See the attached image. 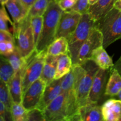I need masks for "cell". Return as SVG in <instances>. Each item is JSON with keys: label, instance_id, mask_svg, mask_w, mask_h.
<instances>
[{"label": "cell", "instance_id": "f546056e", "mask_svg": "<svg viewBox=\"0 0 121 121\" xmlns=\"http://www.w3.org/2000/svg\"><path fill=\"white\" fill-rule=\"evenodd\" d=\"M27 121H46L43 111L37 108L28 110Z\"/></svg>", "mask_w": 121, "mask_h": 121}, {"label": "cell", "instance_id": "e575fe53", "mask_svg": "<svg viewBox=\"0 0 121 121\" xmlns=\"http://www.w3.org/2000/svg\"><path fill=\"white\" fill-rule=\"evenodd\" d=\"M112 68L117 70L118 72V73L121 76V56L120 57H119V59L117 60V62L114 64V65H113V66Z\"/></svg>", "mask_w": 121, "mask_h": 121}, {"label": "cell", "instance_id": "6da1fadb", "mask_svg": "<svg viewBox=\"0 0 121 121\" xmlns=\"http://www.w3.org/2000/svg\"><path fill=\"white\" fill-rule=\"evenodd\" d=\"M63 10L59 3L52 0L43 15L42 30L35 45V52H46L47 47L56 39L57 31Z\"/></svg>", "mask_w": 121, "mask_h": 121}, {"label": "cell", "instance_id": "836d02e7", "mask_svg": "<svg viewBox=\"0 0 121 121\" xmlns=\"http://www.w3.org/2000/svg\"><path fill=\"white\" fill-rule=\"evenodd\" d=\"M0 54L6 56L8 54L7 47V41L0 42Z\"/></svg>", "mask_w": 121, "mask_h": 121}, {"label": "cell", "instance_id": "30bf717a", "mask_svg": "<svg viewBox=\"0 0 121 121\" xmlns=\"http://www.w3.org/2000/svg\"><path fill=\"white\" fill-rule=\"evenodd\" d=\"M108 70L99 68L93 79L92 87L88 98V102L100 104L105 95L106 84L108 82Z\"/></svg>", "mask_w": 121, "mask_h": 121}, {"label": "cell", "instance_id": "83f0119b", "mask_svg": "<svg viewBox=\"0 0 121 121\" xmlns=\"http://www.w3.org/2000/svg\"><path fill=\"white\" fill-rule=\"evenodd\" d=\"M0 99L3 102L8 111L10 112L11 106L13 104V101L9 94L8 85L1 78H0Z\"/></svg>", "mask_w": 121, "mask_h": 121}, {"label": "cell", "instance_id": "9c48e42d", "mask_svg": "<svg viewBox=\"0 0 121 121\" xmlns=\"http://www.w3.org/2000/svg\"><path fill=\"white\" fill-rule=\"evenodd\" d=\"M46 86V83L41 78H39L33 82L23 93L22 104L27 110L37 107Z\"/></svg>", "mask_w": 121, "mask_h": 121}, {"label": "cell", "instance_id": "44dd1931", "mask_svg": "<svg viewBox=\"0 0 121 121\" xmlns=\"http://www.w3.org/2000/svg\"><path fill=\"white\" fill-rule=\"evenodd\" d=\"M73 66L70 53L61 54L58 57L57 66L54 79H60L69 73Z\"/></svg>", "mask_w": 121, "mask_h": 121}, {"label": "cell", "instance_id": "4fadbf2b", "mask_svg": "<svg viewBox=\"0 0 121 121\" xmlns=\"http://www.w3.org/2000/svg\"><path fill=\"white\" fill-rule=\"evenodd\" d=\"M102 113L104 121H121V100L110 99L102 105Z\"/></svg>", "mask_w": 121, "mask_h": 121}, {"label": "cell", "instance_id": "d4e9b609", "mask_svg": "<svg viewBox=\"0 0 121 121\" xmlns=\"http://www.w3.org/2000/svg\"><path fill=\"white\" fill-rule=\"evenodd\" d=\"M4 56L9 61V63L14 69V72H17L18 70L21 69L27 62V59L22 57L16 47L13 53Z\"/></svg>", "mask_w": 121, "mask_h": 121}, {"label": "cell", "instance_id": "603a6c76", "mask_svg": "<svg viewBox=\"0 0 121 121\" xmlns=\"http://www.w3.org/2000/svg\"><path fill=\"white\" fill-rule=\"evenodd\" d=\"M14 70L9 61L4 55H0V78L7 84L14 74Z\"/></svg>", "mask_w": 121, "mask_h": 121}, {"label": "cell", "instance_id": "5bb4252c", "mask_svg": "<svg viewBox=\"0 0 121 121\" xmlns=\"http://www.w3.org/2000/svg\"><path fill=\"white\" fill-rule=\"evenodd\" d=\"M26 63L21 69L14 73L13 78L8 84L11 98L13 102L14 103H22L23 96L22 87V73Z\"/></svg>", "mask_w": 121, "mask_h": 121}, {"label": "cell", "instance_id": "f35d334b", "mask_svg": "<svg viewBox=\"0 0 121 121\" xmlns=\"http://www.w3.org/2000/svg\"><path fill=\"white\" fill-rule=\"evenodd\" d=\"M117 96H118V99H119V100H121V90L120 91H119V92L118 93V95H117Z\"/></svg>", "mask_w": 121, "mask_h": 121}, {"label": "cell", "instance_id": "ba28073f", "mask_svg": "<svg viewBox=\"0 0 121 121\" xmlns=\"http://www.w3.org/2000/svg\"><path fill=\"white\" fill-rule=\"evenodd\" d=\"M81 16L80 14L73 11H63L60 17L56 39L63 37L68 40L78 27Z\"/></svg>", "mask_w": 121, "mask_h": 121}, {"label": "cell", "instance_id": "7402d4cb", "mask_svg": "<svg viewBox=\"0 0 121 121\" xmlns=\"http://www.w3.org/2000/svg\"><path fill=\"white\" fill-rule=\"evenodd\" d=\"M15 26L4 4L0 5V30L8 31L14 35Z\"/></svg>", "mask_w": 121, "mask_h": 121}, {"label": "cell", "instance_id": "b9f144b4", "mask_svg": "<svg viewBox=\"0 0 121 121\" xmlns=\"http://www.w3.org/2000/svg\"><path fill=\"white\" fill-rule=\"evenodd\" d=\"M55 1H56V2H59V1H60V0H55Z\"/></svg>", "mask_w": 121, "mask_h": 121}, {"label": "cell", "instance_id": "484cf974", "mask_svg": "<svg viewBox=\"0 0 121 121\" xmlns=\"http://www.w3.org/2000/svg\"><path fill=\"white\" fill-rule=\"evenodd\" d=\"M52 0H36L29 10L30 17L43 16Z\"/></svg>", "mask_w": 121, "mask_h": 121}, {"label": "cell", "instance_id": "7a4b0ae2", "mask_svg": "<svg viewBox=\"0 0 121 121\" xmlns=\"http://www.w3.org/2000/svg\"><path fill=\"white\" fill-rule=\"evenodd\" d=\"M95 27L103 37V47L107 48L121 39V11L113 7L105 16L95 22Z\"/></svg>", "mask_w": 121, "mask_h": 121}, {"label": "cell", "instance_id": "f1b7e54d", "mask_svg": "<svg viewBox=\"0 0 121 121\" xmlns=\"http://www.w3.org/2000/svg\"><path fill=\"white\" fill-rule=\"evenodd\" d=\"M90 5H91L89 4L88 0H77L75 4L69 10L73 11L82 15L88 13Z\"/></svg>", "mask_w": 121, "mask_h": 121}, {"label": "cell", "instance_id": "60d3db41", "mask_svg": "<svg viewBox=\"0 0 121 121\" xmlns=\"http://www.w3.org/2000/svg\"><path fill=\"white\" fill-rule=\"evenodd\" d=\"M0 121H4L3 118H2V117H0Z\"/></svg>", "mask_w": 121, "mask_h": 121}, {"label": "cell", "instance_id": "4316f807", "mask_svg": "<svg viewBox=\"0 0 121 121\" xmlns=\"http://www.w3.org/2000/svg\"><path fill=\"white\" fill-rule=\"evenodd\" d=\"M30 22L32 31L34 37V42L36 45L39 39L43 23V16L30 17Z\"/></svg>", "mask_w": 121, "mask_h": 121}, {"label": "cell", "instance_id": "d590c367", "mask_svg": "<svg viewBox=\"0 0 121 121\" xmlns=\"http://www.w3.org/2000/svg\"><path fill=\"white\" fill-rule=\"evenodd\" d=\"M35 1L36 0H21V1L23 2L24 4L26 6V7L29 10L31 8V7L33 6V5L34 4V2H35Z\"/></svg>", "mask_w": 121, "mask_h": 121}, {"label": "cell", "instance_id": "d6986e66", "mask_svg": "<svg viewBox=\"0 0 121 121\" xmlns=\"http://www.w3.org/2000/svg\"><path fill=\"white\" fill-rule=\"evenodd\" d=\"M111 74L108 81L105 90L106 96H115L121 90V76L118 71L111 68Z\"/></svg>", "mask_w": 121, "mask_h": 121}, {"label": "cell", "instance_id": "74e56055", "mask_svg": "<svg viewBox=\"0 0 121 121\" xmlns=\"http://www.w3.org/2000/svg\"><path fill=\"white\" fill-rule=\"evenodd\" d=\"M88 1H89V4L91 5L94 4L96 2H97L98 0H88Z\"/></svg>", "mask_w": 121, "mask_h": 121}, {"label": "cell", "instance_id": "ac0fdd59", "mask_svg": "<svg viewBox=\"0 0 121 121\" xmlns=\"http://www.w3.org/2000/svg\"><path fill=\"white\" fill-rule=\"evenodd\" d=\"M100 69L109 70L113 66L112 58L108 54L103 46L98 47L92 52L91 59Z\"/></svg>", "mask_w": 121, "mask_h": 121}, {"label": "cell", "instance_id": "8d00e7d4", "mask_svg": "<svg viewBox=\"0 0 121 121\" xmlns=\"http://www.w3.org/2000/svg\"><path fill=\"white\" fill-rule=\"evenodd\" d=\"M114 7L121 11V0H116L114 4Z\"/></svg>", "mask_w": 121, "mask_h": 121}, {"label": "cell", "instance_id": "d6a6232c", "mask_svg": "<svg viewBox=\"0 0 121 121\" xmlns=\"http://www.w3.org/2000/svg\"><path fill=\"white\" fill-rule=\"evenodd\" d=\"M77 0H60L58 3L63 11L69 10L73 7Z\"/></svg>", "mask_w": 121, "mask_h": 121}, {"label": "cell", "instance_id": "e0dca14e", "mask_svg": "<svg viewBox=\"0 0 121 121\" xmlns=\"http://www.w3.org/2000/svg\"><path fill=\"white\" fill-rule=\"evenodd\" d=\"M58 57L59 56H54L46 54L43 69L40 77L46 85L54 80L57 66Z\"/></svg>", "mask_w": 121, "mask_h": 121}, {"label": "cell", "instance_id": "8992f818", "mask_svg": "<svg viewBox=\"0 0 121 121\" xmlns=\"http://www.w3.org/2000/svg\"><path fill=\"white\" fill-rule=\"evenodd\" d=\"M46 121H66L68 105L66 96L61 93L43 111Z\"/></svg>", "mask_w": 121, "mask_h": 121}, {"label": "cell", "instance_id": "5b68a950", "mask_svg": "<svg viewBox=\"0 0 121 121\" xmlns=\"http://www.w3.org/2000/svg\"><path fill=\"white\" fill-rule=\"evenodd\" d=\"M46 52L35 53L27 60L22 73V87L23 93L33 82L40 78L43 69Z\"/></svg>", "mask_w": 121, "mask_h": 121}, {"label": "cell", "instance_id": "ffe728a7", "mask_svg": "<svg viewBox=\"0 0 121 121\" xmlns=\"http://www.w3.org/2000/svg\"><path fill=\"white\" fill-rule=\"evenodd\" d=\"M66 53H69V42L68 40L63 37L56 39L46 50V54L54 56H59Z\"/></svg>", "mask_w": 121, "mask_h": 121}, {"label": "cell", "instance_id": "4dcf8cb0", "mask_svg": "<svg viewBox=\"0 0 121 121\" xmlns=\"http://www.w3.org/2000/svg\"><path fill=\"white\" fill-rule=\"evenodd\" d=\"M0 117H2L4 121H12L10 112L8 111L5 105L0 99Z\"/></svg>", "mask_w": 121, "mask_h": 121}, {"label": "cell", "instance_id": "7bdbcfd3", "mask_svg": "<svg viewBox=\"0 0 121 121\" xmlns=\"http://www.w3.org/2000/svg\"><path fill=\"white\" fill-rule=\"evenodd\" d=\"M0 55H1V54H0Z\"/></svg>", "mask_w": 121, "mask_h": 121}, {"label": "cell", "instance_id": "277c9868", "mask_svg": "<svg viewBox=\"0 0 121 121\" xmlns=\"http://www.w3.org/2000/svg\"><path fill=\"white\" fill-rule=\"evenodd\" d=\"M95 21L89 13L82 14L75 31L68 39L69 50L73 65L76 63L78 53L83 44L87 40Z\"/></svg>", "mask_w": 121, "mask_h": 121}, {"label": "cell", "instance_id": "1f68e13d", "mask_svg": "<svg viewBox=\"0 0 121 121\" xmlns=\"http://www.w3.org/2000/svg\"><path fill=\"white\" fill-rule=\"evenodd\" d=\"M9 41L15 42V37L13 34L8 31L0 30V42Z\"/></svg>", "mask_w": 121, "mask_h": 121}, {"label": "cell", "instance_id": "52a82bcc", "mask_svg": "<svg viewBox=\"0 0 121 121\" xmlns=\"http://www.w3.org/2000/svg\"><path fill=\"white\" fill-rule=\"evenodd\" d=\"M102 46H103L102 35L99 30L95 26L92 28L88 38L83 44L79 50L76 64L82 65L91 59L93 51Z\"/></svg>", "mask_w": 121, "mask_h": 121}, {"label": "cell", "instance_id": "7c38bea8", "mask_svg": "<svg viewBox=\"0 0 121 121\" xmlns=\"http://www.w3.org/2000/svg\"><path fill=\"white\" fill-rule=\"evenodd\" d=\"M4 5L14 22V26L28 15L29 9L21 0H7Z\"/></svg>", "mask_w": 121, "mask_h": 121}, {"label": "cell", "instance_id": "ab89813d", "mask_svg": "<svg viewBox=\"0 0 121 121\" xmlns=\"http://www.w3.org/2000/svg\"><path fill=\"white\" fill-rule=\"evenodd\" d=\"M6 1H7V0H0V5L5 4Z\"/></svg>", "mask_w": 121, "mask_h": 121}, {"label": "cell", "instance_id": "cb8c5ba5", "mask_svg": "<svg viewBox=\"0 0 121 121\" xmlns=\"http://www.w3.org/2000/svg\"><path fill=\"white\" fill-rule=\"evenodd\" d=\"M28 111L22 103L13 102L10 109V113L13 121H27Z\"/></svg>", "mask_w": 121, "mask_h": 121}, {"label": "cell", "instance_id": "9a60e30c", "mask_svg": "<svg viewBox=\"0 0 121 121\" xmlns=\"http://www.w3.org/2000/svg\"><path fill=\"white\" fill-rule=\"evenodd\" d=\"M78 113L80 121H103L102 105L88 102L79 108Z\"/></svg>", "mask_w": 121, "mask_h": 121}, {"label": "cell", "instance_id": "3957f363", "mask_svg": "<svg viewBox=\"0 0 121 121\" xmlns=\"http://www.w3.org/2000/svg\"><path fill=\"white\" fill-rule=\"evenodd\" d=\"M14 37L16 47L22 57L28 59L35 52V44L29 15L15 25Z\"/></svg>", "mask_w": 121, "mask_h": 121}, {"label": "cell", "instance_id": "2e32d148", "mask_svg": "<svg viewBox=\"0 0 121 121\" xmlns=\"http://www.w3.org/2000/svg\"><path fill=\"white\" fill-rule=\"evenodd\" d=\"M116 0H98L94 4L90 5L88 13L95 21L105 16L114 7Z\"/></svg>", "mask_w": 121, "mask_h": 121}, {"label": "cell", "instance_id": "8fae6325", "mask_svg": "<svg viewBox=\"0 0 121 121\" xmlns=\"http://www.w3.org/2000/svg\"><path fill=\"white\" fill-rule=\"evenodd\" d=\"M62 78L60 79H54L52 82L46 85L41 100L37 108L39 109L41 111H43L48 104H50L54 99H55L62 93Z\"/></svg>", "mask_w": 121, "mask_h": 121}]
</instances>
